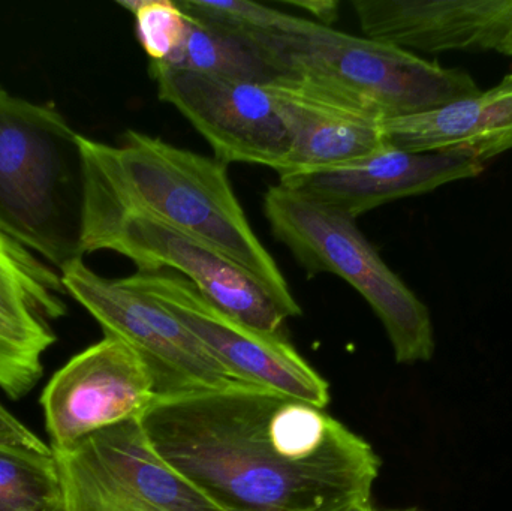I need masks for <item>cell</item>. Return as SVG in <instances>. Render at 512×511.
Wrapping results in <instances>:
<instances>
[{"instance_id": "cell-1", "label": "cell", "mask_w": 512, "mask_h": 511, "mask_svg": "<svg viewBox=\"0 0 512 511\" xmlns=\"http://www.w3.org/2000/svg\"><path fill=\"white\" fill-rule=\"evenodd\" d=\"M138 420L222 511H337L370 501L381 470L372 446L322 408L262 387L159 396Z\"/></svg>"}, {"instance_id": "cell-2", "label": "cell", "mask_w": 512, "mask_h": 511, "mask_svg": "<svg viewBox=\"0 0 512 511\" xmlns=\"http://www.w3.org/2000/svg\"><path fill=\"white\" fill-rule=\"evenodd\" d=\"M77 141L81 212L152 216L245 269L286 317L303 314L282 270L249 224L227 164L138 131H126L120 146L81 134Z\"/></svg>"}, {"instance_id": "cell-3", "label": "cell", "mask_w": 512, "mask_h": 511, "mask_svg": "<svg viewBox=\"0 0 512 511\" xmlns=\"http://www.w3.org/2000/svg\"><path fill=\"white\" fill-rule=\"evenodd\" d=\"M77 137L53 105L0 87V230L59 270L83 257Z\"/></svg>"}, {"instance_id": "cell-4", "label": "cell", "mask_w": 512, "mask_h": 511, "mask_svg": "<svg viewBox=\"0 0 512 511\" xmlns=\"http://www.w3.org/2000/svg\"><path fill=\"white\" fill-rule=\"evenodd\" d=\"M261 53L280 77L309 81L384 120L436 110L481 90L466 69L306 18H295Z\"/></svg>"}, {"instance_id": "cell-5", "label": "cell", "mask_w": 512, "mask_h": 511, "mask_svg": "<svg viewBox=\"0 0 512 511\" xmlns=\"http://www.w3.org/2000/svg\"><path fill=\"white\" fill-rule=\"evenodd\" d=\"M264 215L274 239L291 251L307 275L333 273L361 294L384 326L397 363L433 359L429 308L382 260L355 219L280 185L265 192Z\"/></svg>"}, {"instance_id": "cell-6", "label": "cell", "mask_w": 512, "mask_h": 511, "mask_svg": "<svg viewBox=\"0 0 512 511\" xmlns=\"http://www.w3.org/2000/svg\"><path fill=\"white\" fill-rule=\"evenodd\" d=\"M117 252L140 272L171 270L213 305L252 329L285 336L288 317L245 269L164 222L128 212H81L80 252Z\"/></svg>"}, {"instance_id": "cell-7", "label": "cell", "mask_w": 512, "mask_h": 511, "mask_svg": "<svg viewBox=\"0 0 512 511\" xmlns=\"http://www.w3.org/2000/svg\"><path fill=\"white\" fill-rule=\"evenodd\" d=\"M66 294L104 329L134 348L155 375L159 396L249 387L231 374L173 314L119 279H105L83 257L60 269ZM255 387V386H254Z\"/></svg>"}, {"instance_id": "cell-8", "label": "cell", "mask_w": 512, "mask_h": 511, "mask_svg": "<svg viewBox=\"0 0 512 511\" xmlns=\"http://www.w3.org/2000/svg\"><path fill=\"white\" fill-rule=\"evenodd\" d=\"M54 453L68 511H222L156 453L138 419Z\"/></svg>"}, {"instance_id": "cell-9", "label": "cell", "mask_w": 512, "mask_h": 511, "mask_svg": "<svg viewBox=\"0 0 512 511\" xmlns=\"http://www.w3.org/2000/svg\"><path fill=\"white\" fill-rule=\"evenodd\" d=\"M119 281L167 309L221 365L245 383L322 410L330 402L327 381L285 336L267 335L236 320L201 296L194 284L179 273L138 270Z\"/></svg>"}, {"instance_id": "cell-10", "label": "cell", "mask_w": 512, "mask_h": 511, "mask_svg": "<svg viewBox=\"0 0 512 511\" xmlns=\"http://www.w3.org/2000/svg\"><path fill=\"white\" fill-rule=\"evenodd\" d=\"M161 101L176 107L206 138L215 158L283 171L291 137L265 84L149 63Z\"/></svg>"}, {"instance_id": "cell-11", "label": "cell", "mask_w": 512, "mask_h": 511, "mask_svg": "<svg viewBox=\"0 0 512 511\" xmlns=\"http://www.w3.org/2000/svg\"><path fill=\"white\" fill-rule=\"evenodd\" d=\"M159 398L155 375L126 342L105 336L72 357L41 396L53 450H66L96 432L140 419Z\"/></svg>"}, {"instance_id": "cell-12", "label": "cell", "mask_w": 512, "mask_h": 511, "mask_svg": "<svg viewBox=\"0 0 512 511\" xmlns=\"http://www.w3.org/2000/svg\"><path fill=\"white\" fill-rule=\"evenodd\" d=\"M484 171L462 152L414 153L385 144L366 158L337 167L279 176V185L334 212L357 219L400 198L475 179Z\"/></svg>"}, {"instance_id": "cell-13", "label": "cell", "mask_w": 512, "mask_h": 511, "mask_svg": "<svg viewBox=\"0 0 512 511\" xmlns=\"http://www.w3.org/2000/svg\"><path fill=\"white\" fill-rule=\"evenodd\" d=\"M60 273L0 230V390L26 396L42 377V356L56 342L51 320L66 314Z\"/></svg>"}, {"instance_id": "cell-14", "label": "cell", "mask_w": 512, "mask_h": 511, "mask_svg": "<svg viewBox=\"0 0 512 511\" xmlns=\"http://www.w3.org/2000/svg\"><path fill=\"white\" fill-rule=\"evenodd\" d=\"M265 87L291 137L279 176L349 164L385 146L384 119L337 93L294 77Z\"/></svg>"}, {"instance_id": "cell-15", "label": "cell", "mask_w": 512, "mask_h": 511, "mask_svg": "<svg viewBox=\"0 0 512 511\" xmlns=\"http://www.w3.org/2000/svg\"><path fill=\"white\" fill-rule=\"evenodd\" d=\"M366 38L402 50L438 54L495 51L512 0H352Z\"/></svg>"}, {"instance_id": "cell-16", "label": "cell", "mask_w": 512, "mask_h": 511, "mask_svg": "<svg viewBox=\"0 0 512 511\" xmlns=\"http://www.w3.org/2000/svg\"><path fill=\"white\" fill-rule=\"evenodd\" d=\"M382 134L385 144L405 152H462L486 165L512 150V71L477 95L384 120Z\"/></svg>"}, {"instance_id": "cell-17", "label": "cell", "mask_w": 512, "mask_h": 511, "mask_svg": "<svg viewBox=\"0 0 512 511\" xmlns=\"http://www.w3.org/2000/svg\"><path fill=\"white\" fill-rule=\"evenodd\" d=\"M60 497L53 447L0 404V511H33Z\"/></svg>"}, {"instance_id": "cell-18", "label": "cell", "mask_w": 512, "mask_h": 511, "mask_svg": "<svg viewBox=\"0 0 512 511\" xmlns=\"http://www.w3.org/2000/svg\"><path fill=\"white\" fill-rule=\"evenodd\" d=\"M188 27L182 45L162 63L170 68L200 72L228 80L268 84L279 72L248 42L186 14Z\"/></svg>"}, {"instance_id": "cell-19", "label": "cell", "mask_w": 512, "mask_h": 511, "mask_svg": "<svg viewBox=\"0 0 512 511\" xmlns=\"http://www.w3.org/2000/svg\"><path fill=\"white\" fill-rule=\"evenodd\" d=\"M176 3L185 14L248 42L259 53L271 38L288 33L297 18L249 0H180Z\"/></svg>"}, {"instance_id": "cell-20", "label": "cell", "mask_w": 512, "mask_h": 511, "mask_svg": "<svg viewBox=\"0 0 512 511\" xmlns=\"http://www.w3.org/2000/svg\"><path fill=\"white\" fill-rule=\"evenodd\" d=\"M135 17L138 42L150 62L164 63L182 45L188 18L171 0H119Z\"/></svg>"}, {"instance_id": "cell-21", "label": "cell", "mask_w": 512, "mask_h": 511, "mask_svg": "<svg viewBox=\"0 0 512 511\" xmlns=\"http://www.w3.org/2000/svg\"><path fill=\"white\" fill-rule=\"evenodd\" d=\"M285 3L310 12L318 18L319 24H324V26L331 27V24L339 20L340 3L337 0H304V2L291 0V2Z\"/></svg>"}, {"instance_id": "cell-22", "label": "cell", "mask_w": 512, "mask_h": 511, "mask_svg": "<svg viewBox=\"0 0 512 511\" xmlns=\"http://www.w3.org/2000/svg\"><path fill=\"white\" fill-rule=\"evenodd\" d=\"M495 51L496 53L504 54V56L512 57V15Z\"/></svg>"}, {"instance_id": "cell-23", "label": "cell", "mask_w": 512, "mask_h": 511, "mask_svg": "<svg viewBox=\"0 0 512 511\" xmlns=\"http://www.w3.org/2000/svg\"><path fill=\"white\" fill-rule=\"evenodd\" d=\"M33 511H68V509H66L65 500H63V497H60L57 500L50 501V503L42 504V506Z\"/></svg>"}, {"instance_id": "cell-24", "label": "cell", "mask_w": 512, "mask_h": 511, "mask_svg": "<svg viewBox=\"0 0 512 511\" xmlns=\"http://www.w3.org/2000/svg\"><path fill=\"white\" fill-rule=\"evenodd\" d=\"M337 511H376L370 506V501H355V503L349 504V506L343 507V509Z\"/></svg>"}, {"instance_id": "cell-25", "label": "cell", "mask_w": 512, "mask_h": 511, "mask_svg": "<svg viewBox=\"0 0 512 511\" xmlns=\"http://www.w3.org/2000/svg\"><path fill=\"white\" fill-rule=\"evenodd\" d=\"M400 511H421V510H417V509H409V510H400Z\"/></svg>"}]
</instances>
